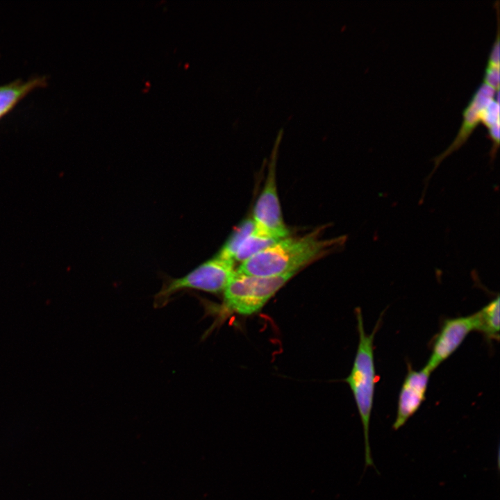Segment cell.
Listing matches in <instances>:
<instances>
[{
    "instance_id": "6da1fadb",
    "label": "cell",
    "mask_w": 500,
    "mask_h": 500,
    "mask_svg": "<svg viewBox=\"0 0 500 500\" xmlns=\"http://www.w3.org/2000/svg\"><path fill=\"white\" fill-rule=\"evenodd\" d=\"M346 240L345 236L322 239L319 230L299 237L288 236L240 264L236 271L262 277L297 274Z\"/></svg>"
},
{
    "instance_id": "7a4b0ae2",
    "label": "cell",
    "mask_w": 500,
    "mask_h": 500,
    "mask_svg": "<svg viewBox=\"0 0 500 500\" xmlns=\"http://www.w3.org/2000/svg\"><path fill=\"white\" fill-rule=\"evenodd\" d=\"M359 342L353 364L344 381L349 385L362 425L365 443V467H375L369 443V424L374 404L376 371L374 358V340L381 316L370 334L365 331L362 312L356 309Z\"/></svg>"
},
{
    "instance_id": "3957f363",
    "label": "cell",
    "mask_w": 500,
    "mask_h": 500,
    "mask_svg": "<svg viewBox=\"0 0 500 500\" xmlns=\"http://www.w3.org/2000/svg\"><path fill=\"white\" fill-rule=\"evenodd\" d=\"M235 264L216 254L182 277L167 278L155 295L154 306H166L173 295L185 290L223 292L235 274Z\"/></svg>"
},
{
    "instance_id": "277c9868",
    "label": "cell",
    "mask_w": 500,
    "mask_h": 500,
    "mask_svg": "<svg viewBox=\"0 0 500 500\" xmlns=\"http://www.w3.org/2000/svg\"><path fill=\"white\" fill-rule=\"evenodd\" d=\"M295 274L262 277L235 270L223 292V306L227 311L242 315L257 312Z\"/></svg>"
},
{
    "instance_id": "5b68a950",
    "label": "cell",
    "mask_w": 500,
    "mask_h": 500,
    "mask_svg": "<svg viewBox=\"0 0 500 500\" xmlns=\"http://www.w3.org/2000/svg\"><path fill=\"white\" fill-rule=\"evenodd\" d=\"M276 152L277 149L271 156L265 182L255 203L251 218L256 228L281 240L289 236V230L283 219L277 192Z\"/></svg>"
},
{
    "instance_id": "8992f818",
    "label": "cell",
    "mask_w": 500,
    "mask_h": 500,
    "mask_svg": "<svg viewBox=\"0 0 500 500\" xmlns=\"http://www.w3.org/2000/svg\"><path fill=\"white\" fill-rule=\"evenodd\" d=\"M477 316L447 319L434 339L431 354L424 366L431 372L451 356L472 331H476Z\"/></svg>"
},
{
    "instance_id": "52a82bcc",
    "label": "cell",
    "mask_w": 500,
    "mask_h": 500,
    "mask_svg": "<svg viewBox=\"0 0 500 500\" xmlns=\"http://www.w3.org/2000/svg\"><path fill=\"white\" fill-rule=\"evenodd\" d=\"M498 93L483 82L480 84L463 110L462 122L456 138L443 152L433 158V169L427 179L434 174L444 159L458 151L467 142L476 127L481 123L484 108Z\"/></svg>"
},
{
    "instance_id": "ba28073f",
    "label": "cell",
    "mask_w": 500,
    "mask_h": 500,
    "mask_svg": "<svg viewBox=\"0 0 500 500\" xmlns=\"http://www.w3.org/2000/svg\"><path fill=\"white\" fill-rule=\"evenodd\" d=\"M431 374L425 367L420 370H415L408 365L399 394L393 430L401 428L419 410L426 399Z\"/></svg>"
},
{
    "instance_id": "9c48e42d",
    "label": "cell",
    "mask_w": 500,
    "mask_h": 500,
    "mask_svg": "<svg viewBox=\"0 0 500 500\" xmlns=\"http://www.w3.org/2000/svg\"><path fill=\"white\" fill-rule=\"evenodd\" d=\"M47 85L45 77H35L28 81L15 80L0 85V120L33 90Z\"/></svg>"
},
{
    "instance_id": "30bf717a",
    "label": "cell",
    "mask_w": 500,
    "mask_h": 500,
    "mask_svg": "<svg viewBox=\"0 0 500 500\" xmlns=\"http://www.w3.org/2000/svg\"><path fill=\"white\" fill-rule=\"evenodd\" d=\"M499 295L476 312L477 330L481 332L488 340L499 339Z\"/></svg>"
},
{
    "instance_id": "8fae6325",
    "label": "cell",
    "mask_w": 500,
    "mask_h": 500,
    "mask_svg": "<svg viewBox=\"0 0 500 500\" xmlns=\"http://www.w3.org/2000/svg\"><path fill=\"white\" fill-rule=\"evenodd\" d=\"M278 240H280L271 236L255 226L254 230L240 247L235 254L234 261L241 264Z\"/></svg>"
},
{
    "instance_id": "7c38bea8",
    "label": "cell",
    "mask_w": 500,
    "mask_h": 500,
    "mask_svg": "<svg viewBox=\"0 0 500 500\" xmlns=\"http://www.w3.org/2000/svg\"><path fill=\"white\" fill-rule=\"evenodd\" d=\"M497 29L494 43L489 53L487 65L483 74V83L497 92L499 91V1H496Z\"/></svg>"
},
{
    "instance_id": "4fadbf2b",
    "label": "cell",
    "mask_w": 500,
    "mask_h": 500,
    "mask_svg": "<svg viewBox=\"0 0 500 500\" xmlns=\"http://www.w3.org/2000/svg\"><path fill=\"white\" fill-rule=\"evenodd\" d=\"M255 226V223L251 217L244 219L234 230L217 254L226 259L234 261L238 250L244 240L254 230Z\"/></svg>"
}]
</instances>
